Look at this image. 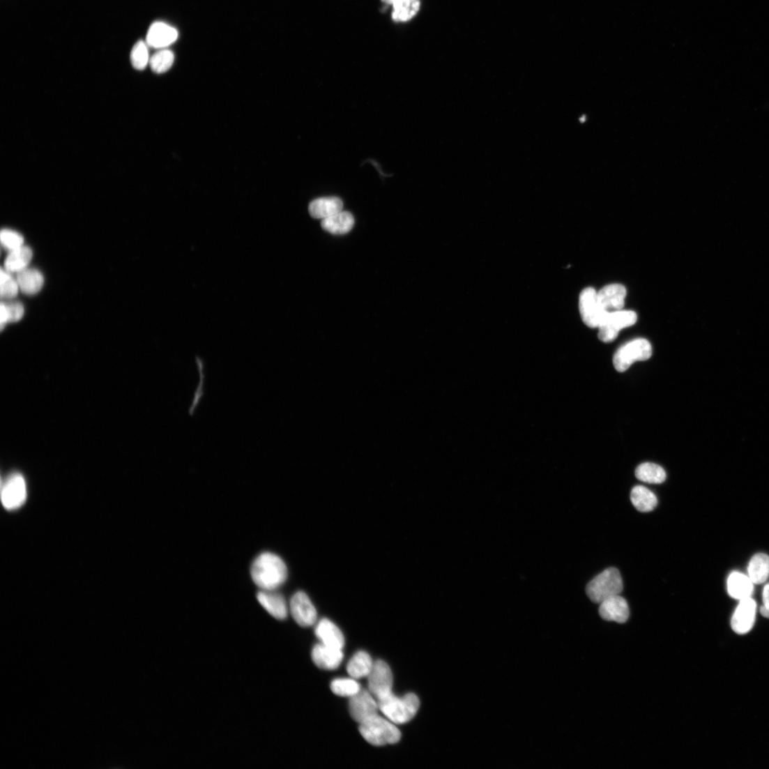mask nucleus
I'll return each instance as SVG.
<instances>
[{
  "mask_svg": "<svg viewBox=\"0 0 769 769\" xmlns=\"http://www.w3.org/2000/svg\"><path fill=\"white\" fill-rule=\"evenodd\" d=\"M250 572L253 582L264 591L277 590L288 577L285 562L271 552H263L257 556L252 562Z\"/></svg>",
  "mask_w": 769,
  "mask_h": 769,
  "instance_id": "obj_1",
  "label": "nucleus"
},
{
  "mask_svg": "<svg viewBox=\"0 0 769 769\" xmlns=\"http://www.w3.org/2000/svg\"><path fill=\"white\" fill-rule=\"evenodd\" d=\"M379 710L394 724H401L410 722L417 714L420 700L415 694H408L397 697L392 692L378 699Z\"/></svg>",
  "mask_w": 769,
  "mask_h": 769,
  "instance_id": "obj_2",
  "label": "nucleus"
},
{
  "mask_svg": "<svg viewBox=\"0 0 769 769\" xmlns=\"http://www.w3.org/2000/svg\"><path fill=\"white\" fill-rule=\"evenodd\" d=\"M623 583L616 568H607L598 574L586 586V594L593 603L600 604L604 600L620 595Z\"/></svg>",
  "mask_w": 769,
  "mask_h": 769,
  "instance_id": "obj_3",
  "label": "nucleus"
},
{
  "mask_svg": "<svg viewBox=\"0 0 769 769\" xmlns=\"http://www.w3.org/2000/svg\"><path fill=\"white\" fill-rule=\"evenodd\" d=\"M359 729L363 738L374 746L393 745L401 738L394 723L378 715L360 724Z\"/></svg>",
  "mask_w": 769,
  "mask_h": 769,
  "instance_id": "obj_4",
  "label": "nucleus"
},
{
  "mask_svg": "<svg viewBox=\"0 0 769 769\" xmlns=\"http://www.w3.org/2000/svg\"><path fill=\"white\" fill-rule=\"evenodd\" d=\"M653 354L650 343L645 339H637L626 343L615 353L614 365L618 372H625L634 363L648 360Z\"/></svg>",
  "mask_w": 769,
  "mask_h": 769,
  "instance_id": "obj_5",
  "label": "nucleus"
},
{
  "mask_svg": "<svg viewBox=\"0 0 769 769\" xmlns=\"http://www.w3.org/2000/svg\"><path fill=\"white\" fill-rule=\"evenodd\" d=\"M637 320V313L632 311L620 310L609 312L598 328V338L605 343L612 342L618 337L620 330L633 326Z\"/></svg>",
  "mask_w": 769,
  "mask_h": 769,
  "instance_id": "obj_6",
  "label": "nucleus"
},
{
  "mask_svg": "<svg viewBox=\"0 0 769 769\" xmlns=\"http://www.w3.org/2000/svg\"><path fill=\"white\" fill-rule=\"evenodd\" d=\"M579 310L584 323L594 328H599L609 314L600 305L597 292L592 287H588L581 293Z\"/></svg>",
  "mask_w": 769,
  "mask_h": 769,
  "instance_id": "obj_7",
  "label": "nucleus"
},
{
  "mask_svg": "<svg viewBox=\"0 0 769 769\" xmlns=\"http://www.w3.org/2000/svg\"><path fill=\"white\" fill-rule=\"evenodd\" d=\"M26 496V482L21 475L14 474L3 484L1 498L6 510H15L21 508L24 504Z\"/></svg>",
  "mask_w": 769,
  "mask_h": 769,
  "instance_id": "obj_8",
  "label": "nucleus"
},
{
  "mask_svg": "<svg viewBox=\"0 0 769 769\" xmlns=\"http://www.w3.org/2000/svg\"><path fill=\"white\" fill-rule=\"evenodd\" d=\"M379 710L378 701L370 692L360 690L350 697V714L360 724L378 715Z\"/></svg>",
  "mask_w": 769,
  "mask_h": 769,
  "instance_id": "obj_9",
  "label": "nucleus"
},
{
  "mask_svg": "<svg viewBox=\"0 0 769 769\" xmlns=\"http://www.w3.org/2000/svg\"><path fill=\"white\" fill-rule=\"evenodd\" d=\"M289 610L294 620L300 626H312L317 620V610L310 597L303 591H297L293 595Z\"/></svg>",
  "mask_w": 769,
  "mask_h": 769,
  "instance_id": "obj_10",
  "label": "nucleus"
},
{
  "mask_svg": "<svg viewBox=\"0 0 769 769\" xmlns=\"http://www.w3.org/2000/svg\"><path fill=\"white\" fill-rule=\"evenodd\" d=\"M367 678L370 692L378 699L392 692L393 675L388 664L383 660L374 662Z\"/></svg>",
  "mask_w": 769,
  "mask_h": 769,
  "instance_id": "obj_11",
  "label": "nucleus"
},
{
  "mask_svg": "<svg viewBox=\"0 0 769 769\" xmlns=\"http://www.w3.org/2000/svg\"><path fill=\"white\" fill-rule=\"evenodd\" d=\"M756 614V604L751 597L741 600L731 618L733 630L740 634L749 632L754 625Z\"/></svg>",
  "mask_w": 769,
  "mask_h": 769,
  "instance_id": "obj_12",
  "label": "nucleus"
},
{
  "mask_svg": "<svg viewBox=\"0 0 769 769\" xmlns=\"http://www.w3.org/2000/svg\"><path fill=\"white\" fill-rule=\"evenodd\" d=\"M178 38V31L175 27L162 22H156L149 28L146 43L154 49H167L173 45Z\"/></svg>",
  "mask_w": 769,
  "mask_h": 769,
  "instance_id": "obj_13",
  "label": "nucleus"
},
{
  "mask_svg": "<svg viewBox=\"0 0 769 769\" xmlns=\"http://www.w3.org/2000/svg\"><path fill=\"white\" fill-rule=\"evenodd\" d=\"M599 614L605 620L624 623L630 616L627 602L620 595L611 597L600 604Z\"/></svg>",
  "mask_w": 769,
  "mask_h": 769,
  "instance_id": "obj_14",
  "label": "nucleus"
},
{
  "mask_svg": "<svg viewBox=\"0 0 769 769\" xmlns=\"http://www.w3.org/2000/svg\"><path fill=\"white\" fill-rule=\"evenodd\" d=\"M276 591L260 590L257 597L261 606L272 616L284 620L288 616V606L284 596Z\"/></svg>",
  "mask_w": 769,
  "mask_h": 769,
  "instance_id": "obj_15",
  "label": "nucleus"
},
{
  "mask_svg": "<svg viewBox=\"0 0 769 769\" xmlns=\"http://www.w3.org/2000/svg\"><path fill=\"white\" fill-rule=\"evenodd\" d=\"M625 296L626 289L618 284L607 285L597 292L600 305L608 312L622 310Z\"/></svg>",
  "mask_w": 769,
  "mask_h": 769,
  "instance_id": "obj_16",
  "label": "nucleus"
},
{
  "mask_svg": "<svg viewBox=\"0 0 769 769\" xmlns=\"http://www.w3.org/2000/svg\"><path fill=\"white\" fill-rule=\"evenodd\" d=\"M315 633L321 644L336 649L342 650L345 644L344 637L340 629L330 620L323 618L317 625Z\"/></svg>",
  "mask_w": 769,
  "mask_h": 769,
  "instance_id": "obj_17",
  "label": "nucleus"
},
{
  "mask_svg": "<svg viewBox=\"0 0 769 769\" xmlns=\"http://www.w3.org/2000/svg\"><path fill=\"white\" fill-rule=\"evenodd\" d=\"M314 664L323 670H335L342 663L344 654L342 650L333 648L322 644L317 645L312 650Z\"/></svg>",
  "mask_w": 769,
  "mask_h": 769,
  "instance_id": "obj_18",
  "label": "nucleus"
},
{
  "mask_svg": "<svg viewBox=\"0 0 769 769\" xmlns=\"http://www.w3.org/2000/svg\"><path fill=\"white\" fill-rule=\"evenodd\" d=\"M342 200L337 197L317 198L310 204L309 211L315 219H326L342 211Z\"/></svg>",
  "mask_w": 769,
  "mask_h": 769,
  "instance_id": "obj_19",
  "label": "nucleus"
},
{
  "mask_svg": "<svg viewBox=\"0 0 769 769\" xmlns=\"http://www.w3.org/2000/svg\"><path fill=\"white\" fill-rule=\"evenodd\" d=\"M354 224L355 220L352 214L342 211L323 219L321 222V227L332 235H346L351 231Z\"/></svg>",
  "mask_w": 769,
  "mask_h": 769,
  "instance_id": "obj_20",
  "label": "nucleus"
},
{
  "mask_svg": "<svg viewBox=\"0 0 769 769\" xmlns=\"http://www.w3.org/2000/svg\"><path fill=\"white\" fill-rule=\"evenodd\" d=\"M388 6H392V19L396 22H406L413 19L420 8V0H382Z\"/></svg>",
  "mask_w": 769,
  "mask_h": 769,
  "instance_id": "obj_21",
  "label": "nucleus"
},
{
  "mask_svg": "<svg viewBox=\"0 0 769 769\" xmlns=\"http://www.w3.org/2000/svg\"><path fill=\"white\" fill-rule=\"evenodd\" d=\"M727 590L731 597L741 600L751 597L754 583L749 577L740 572H733L727 581Z\"/></svg>",
  "mask_w": 769,
  "mask_h": 769,
  "instance_id": "obj_22",
  "label": "nucleus"
},
{
  "mask_svg": "<svg viewBox=\"0 0 769 769\" xmlns=\"http://www.w3.org/2000/svg\"><path fill=\"white\" fill-rule=\"evenodd\" d=\"M16 280L20 290L26 295L38 294L44 285L43 274L35 269H25L17 274Z\"/></svg>",
  "mask_w": 769,
  "mask_h": 769,
  "instance_id": "obj_23",
  "label": "nucleus"
},
{
  "mask_svg": "<svg viewBox=\"0 0 769 769\" xmlns=\"http://www.w3.org/2000/svg\"><path fill=\"white\" fill-rule=\"evenodd\" d=\"M630 499L633 506L641 512L653 511L658 503L655 494L644 486L634 487L631 491Z\"/></svg>",
  "mask_w": 769,
  "mask_h": 769,
  "instance_id": "obj_24",
  "label": "nucleus"
},
{
  "mask_svg": "<svg viewBox=\"0 0 769 769\" xmlns=\"http://www.w3.org/2000/svg\"><path fill=\"white\" fill-rule=\"evenodd\" d=\"M32 256L31 250L25 246L10 251L5 261L4 269L10 274H18L27 268Z\"/></svg>",
  "mask_w": 769,
  "mask_h": 769,
  "instance_id": "obj_25",
  "label": "nucleus"
},
{
  "mask_svg": "<svg viewBox=\"0 0 769 769\" xmlns=\"http://www.w3.org/2000/svg\"><path fill=\"white\" fill-rule=\"evenodd\" d=\"M374 662L371 656L363 651L357 653L349 661L347 671L353 679H360L369 676Z\"/></svg>",
  "mask_w": 769,
  "mask_h": 769,
  "instance_id": "obj_26",
  "label": "nucleus"
},
{
  "mask_svg": "<svg viewBox=\"0 0 769 769\" xmlns=\"http://www.w3.org/2000/svg\"><path fill=\"white\" fill-rule=\"evenodd\" d=\"M748 573L754 584L766 582L769 578V556L765 554L753 556L749 564Z\"/></svg>",
  "mask_w": 769,
  "mask_h": 769,
  "instance_id": "obj_27",
  "label": "nucleus"
},
{
  "mask_svg": "<svg viewBox=\"0 0 769 769\" xmlns=\"http://www.w3.org/2000/svg\"><path fill=\"white\" fill-rule=\"evenodd\" d=\"M635 477L639 480L649 484H662L666 480V473L663 468L654 463L641 464L635 471Z\"/></svg>",
  "mask_w": 769,
  "mask_h": 769,
  "instance_id": "obj_28",
  "label": "nucleus"
},
{
  "mask_svg": "<svg viewBox=\"0 0 769 769\" xmlns=\"http://www.w3.org/2000/svg\"><path fill=\"white\" fill-rule=\"evenodd\" d=\"M175 55L168 49L158 50L150 59V66L152 71L156 74H163L168 72L174 65Z\"/></svg>",
  "mask_w": 769,
  "mask_h": 769,
  "instance_id": "obj_29",
  "label": "nucleus"
},
{
  "mask_svg": "<svg viewBox=\"0 0 769 769\" xmlns=\"http://www.w3.org/2000/svg\"><path fill=\"white\" fill-rule=\"evenodd\" d=\"M149 45L146 42L139 41L132 47L130 53L131 63L136 70H144L149 64Z\"/></svg>",
  "mask_w": 769,
  "mask_h": 769,
  "instance_id": "obj_30",
  "label": "nucleus"
},
{
  "mask_svg": "<svg viewBox=\"0 0 769 769\" xmlns=\"http://www.w3.org/2000/svg\"><path fill=\"white\" fill-rule=\"evenodd\" d=\"M24 310L22 304L18 303L5 304L2 303L0 306V322H1V328H3L4 326L10 322H17L20 321L24 316Z\"/></svg>",
  "mask_w": 769,
  "mask_h": 769,
  "instance_id": "obj_31",
  "label": "nucleus"
},
{
  "mask_svg": "<svg viewBox=\"0 0 769 769\" xmlns=\"http://www.w3.org/2000/svg\"><path fill=\"white\" fill-rule=\"evenodd\" d=\"M330 689L337 695L351 697L360 690V686L353 679H337L331 683Z\"/></svg>",
  "mask_w": 769,
  "mask_h": 769,
  "instance_id": "obj_32",
  "label": "nucleus"
},
{
  "mask_svg": "<svg viewBox=\"0 0 769 769\" xmlns=\"http://www.w3.org/2000/svg\"><path fill=\"white\" fill-rule=\"evenodd\" d=\"M20 287L17 280L14 279L10 273L5 269L1 270V280H0V295L2 298L11 299L17 296Z\"/></svg>",
  "mask_w": 769,
  "mask_h": 769,
  "instance_id": "obj_33",
  "label": "nucleus"
},
{
  "mask_svg": "<svg viewBox=\"0 0 769 769\" xmlns=\"http://www.w3.org/2000/svg\"><path fill=\"white\" fill-rule=\"evenodd\" d=\"M0 238L3 246L10 251L18 249L24 244V238L20 234L11 229H3Z\"/></svg>",
  "mask_w": 769,
  "mask_h": 769,
  "instance_id": "obj_34",
  "label": "nucleus"
},
{
  "mask_svg": "<svg viewBox=\"0 0 769 769\" xmlns=\"http://www.w3.org/2000/svg\"><path fill=\"white\" fill-rule=\"evenodd\" d=\"M760 612L763 617L769 618V583L765 586L763 591V605Z\"/></svg>",
  "mask_w": 769,
  "mask_h": 769,
  "instance_id": "obj_35",
  "label": "nucleus"
}]
</instances>
